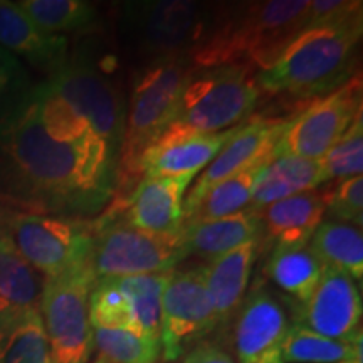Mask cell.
Instances as JSON below:
<instances>
[{
	"label": "cell",
	"instance_id": "1",
	"mask_svg": "<svg viewBox=\"0 0 363 363\" xmlns=\"http://www.w3.org/2000/svg\"><path fill=\"white\" fill-rule=\"evenodd\" d=\"M116 180L118 157L108 145L94 133L52 138L30 93L0 120V194L24 212L86 219L111 201Z\"/></svg>",
	"mask_w": 363,
	"mask_h": 363
},
{
	"label": "cell",
	"instance_id": "2",
	"mask_svg": "<svg viewBox=\"0 0 363 363\" xmlns=\"http://www.w3.org/2000/svg\"><path fill=\"white\" fill-rule=\"evenodd\" d=\"M310 0H262L216 7L206 38L190 61L199 69L246 65L269 67L303 33Z\"/></svg>",
	"mask_w": 363,
	"mask_h": 363
},
{
	"label": "cell",
	"instance_id": "3",
	"mask_svg": "<svg viewBox=\"0 0 363 363\" xmlns=\"http://www.w3.org/2000/svg\"><path fill=\"white\" fill-rule=\"evenodd\" d=\"M362 33V13L303 30L269 67L256 72L261 94L311 101L342 88L355 76Z\"/></svg>",
	"mask_w": 363,
	"mask_h": 363
},
{
	"label": "cell",
	"instance_id": "4",
	"mask_svg": "<svg viewBox=\"0 0 363 363\" xmlns=\"http://www.w3.org/2000/svg\"><path fill=\"white\" fill-rule=\"evenodd\" d=\"M197 69L189 56H175L150 61L135 76L118 152V180L113 197H121L131 184L135 187L142 180L140 163L143 153L177 120L182 96Z\"/></svg>",
	"mask_w": 363,
	"mask_h": 363
},
{
	"label": "cell",
	"instance_id": "5",
	"mask_svg": "<svg viewBox=\"0 0 363 363\" xmlns=\"http://www.w3.org/2000/svg\"><path fill=\"white\" fill-rule=\"evenodd\" d=\"M207 4L194 0H136L121 7L120 30L131 51L150 61L189 56L201 45L212 21Z\"/></svg>",
	"mask_w": 363,
	"mask_h": 363
},
{
	"label": "cell",
	"instance_id": "6",
	"mask_svg": "<svg viewBox=\"0 0 363 363\" xmlns=\"http://www.w3.org/2000/svg\"><path fill=\"white\" fill-rule=\"evenodd\" d=\"M261 99L256 69L246 65L197 69L182 96L174 123L220 133L247 120Z\"/></svg>",
	"mask_w": 363,
	"mask_h": 363
},
{
	"label": "cell",
	"instance_id": "7",
	"mask_svg": "<svg viewBox=\"0 0 363 363\" xmlns=\"http://www.w3.org/2000/svg\"><path fill=\"white\" fill-rule=\"evenodd\" d=\"M94 283L89 262L44 278L39 310L52 363H89L94 350L89 294Z\"/></svg>",
	"mask_w": 363,
	"mask_h": 363
},
{
	"label": "cell",
	"instance_id": "8",
	"mask_svg": "<svg viewBox=\"0 0 363 363\" xmlns=\"http://www.w3.org/2000/svg\"><path fill=\"white\" fill-rule=\"evenodd\" d=\"M89 267L94 279L163 274L185 259L177 235L152 234L121 222L93 220Z\"/></svg>",
	"mask_w": 363,
	"mask_h": 363
},
{
	"label": "cell",
	"instance_id": "9",
	"mask_svg": "<svg viewBox=\"0 0 363 363\" xmlns=\"http://www.w3.org/2000/svg\"><path fill=\"white\" fill-rule=\"evenodd\" d=\"M45 84L89 125L118 157L123 140L126 104L110 74L89 57H69Z\"/></svg>",
	"mask_w": 363,
	"mask_h": 363
},
{
	"label": "cell",
	"instance_id": "10",
	"mask_svg": "<svg viewBox=\"0 0 363 363\" xmlns=\"http://www.w3.org/2000/svg\"><path fill=\"white\" fill-rule=\"evenodd\" d=\"M93 220L21 212L12 227V242L44 278H54L89 262Z\"/></svg>",
	"mask_w": 363,
	"mask_h": 363
},
{
	"label": "cell",
	"instance_id": "11",
	"mask_svg": "<svg viewBox=\"0 0 363 363\" xmlns=\"http://www.w3.org/2000/svg\"><path fill=\"white\" fill-rule=\"evenodd\" d=\"M362 76L355 74L342 88L311 101L288 120L276 145V158L291 155L321 160L362 113Z\"/></svg>",
	"mask_w": 363,
	"mask_h": 363
},
{
	"label": "cell",
	"instance_id": "12",
	"mask_svg": "<svg viewBox=\"0 0 363 363\" xmlns=\"http://www.w3.org/2000/svg\"><path fill=\"white\" fill-rule=\"evenodd\" d=\"M216 331L206 286V266L170 271L162 294L160 348L165 362H177Z\"/></svg>",
	"mask_w": 363,
	"mask_h": 363
},
{
	"label": "cell",
	"instance_id": "13",
	"mask_svg": "<svg viewBox=\"0 0 363 363\" xmlns=\"http://www.w3.org/2000/svg\"><path fill=\"white\" fill-rule=\"evenodd\" d=\"M192 177H143L113 206L103 219L160 235H177L184 225L185 192Z\"/></svg>",
	"mask_w": 363,
	"mask_h": 363
},
{
	"label": "cell",
	"instance_id": "14",
	"mask_svg": "<svg viewBox=\"0 0 363 363\" xmlns=\"http://www.w3.org/2000/svg\"><path fill=\"white\" fill-rule=\"evenodd\" d=\"M289 318L276 294L257 281L235 315L234 343L239 363H284Z\"/></svg>",
	"mask_w": 363,
	"mask_h": 363
},
{
	"label": "cell",
	"instance_id": "15",
	"mask_svg": "<svg viewBox=\"0 0 363 363\" xmlns=\"http://www.w3.org/2000/svg\"><path fill=\"white\" fill-rule=\"evenodd\" d=\"M362 293L357 281L335 267L323 266L315 291L296 308V321L323 337L353 342L362 335Z\"/></svg>",
	"mask_w": 363,
	"mask_h": 363
},
{
	"label": "cell",
	"instance_id": "16",
	"mask_svg": "<svg viewBox=\"0 0 363 363\" xmlns=\"http://www.w3.org/2000/svg\"><path fill=\"white\" fill-rule=\"evenodd\" d=\"M288 125L283 118H251L239 125L235 133L227 140L214 160L203 170V174L195 180V185L185 195L184 216L187 217L195 206L202 201L203 195L220 182L247 169L252 163L259 162L267 155H276V145L279 136ZM185 222V220H184Z\"/></svg>",
	"mask_w": 363,
	"mask_h": 363
},
{
	"label": "cell",
	"instance_id": "17",
	"mask_svg": "<svg viewBox=\"0 0 363 363\" xmlns=\"http://www.w3.org/2000/svg\"><path fill=\"white\" fill-rule=\"evenodd\" d=\"M239 128L220 133H201L172 123L143 153L140 172L143 177H194L219 155L227 140Z\"/></svg>",
	"mask_w": 363,
	"mask_h": 363
},
{
	"label": "cell",
	"instance_id": "18",
	"mask_svg": "<svg viewBox=\"0 0 363 363\" xmlns=\"http://www.w3.org/2000/svg\"><path fill=\"white\" fill-rule=\"evenodd\" d=\"M0 45L48 76L61 69L69 59L66 35L40 30L17 2L9 0H0Z\"/></svg>",
	"mask_w": 363,
	"mask_h": 363
},
{
	"label": "cell",
	"instance_id": "19",
	"mask_svg": "<svg viewBox=\"0 0 363 363\" xmlns=\"http://www.w3.org/2000/svg\"><path fill=\"white\" fill-rule=\"evenodd\" d=\"M259 251L261 240H252L208 261L206 266V286L214 313L216 330L225 328L238 315L247 294L252 266Z\"/></svg>",
	"mask_w": 363,
	"mask_h": 363
},
{
	"label": "cell",
	"instance_id": "20",
	"mask_svg": "<svg viewBox=\"0 0 363 363\" xmlns=\"http://www.w3.org/2000/svg\"><path fill=\"white\" fill-rule=\"evenodd\" d=\"M330 190H310L286 197L259 212L262 238L274 246H306L323 222Z\"/></svg>",
	"mask_w": 363,
	"mask_h": 363
},
{
	"label": "cell",
	"instance_id": "21",
	"mask_svg": "<svg viewBox=\"0 0 363 363\" xmlns=\"http://www.w3.org/2000/svg\"><path fill=\"white\" fill-rule=\"evenodd\" d=\"M177 238L185 257L197 256L212 261L252 240L262 242V224L259 214L240 211L219 219L184 222Z\"/></svg>",
	"mask_w": 363,
	"mask_h": 363
},
{
	"label": "cell",
	"instance_id": "22",
	"mask_svg": "<svg viewBox=\"0 0 363 363\" xmlns=\"http://www.w3.org/2000/svg\"><path fill=\"white\" fill-rule=\"evenodd\" d=\"M326 182L328 179H326L323 160L281 155L267 167L246 211L259 214L271 203L291 195L316 190Z\"/></svg>",
	"mask_w": 363,
	"mask_h": 363
},
{
	"label": "cell",
	"instance_id": "23",
	"mask_svg": "<svg viewBox=\"0 0 363 363\" xmlns=\"http://www.w3.org/2000/svg\"><path fill=\"white\" fill-rule=\"evenodd\" d=\"M0 363H52L39 308L0 313Z\"/></svg>",
	"mask_w": 363,
	"mask_h": 363
},
{
	"label": "cell",
	"instance_id": "24",
	"mask_svg": "<svg viewBox=\"0 0 363 363\" xmlns=\"http://www.w3.org/2000/svg\"><path fill=\"white\" fill-rule=\"evenodd\" d=\"M264 272L271 283L293 298L296 305L306 303L323 272L310 246H274Z\"/></svg>",
	"mask_w": 363,
	"mask_h": 363
},
{
	"label": "cell",
	"instance_id": "25",
	"mask_svg": "<svg viewBox=\"0 0 363 363\" xmlns=\"http://www.w3.org/2000/svg\"><path fill=\"white\" fill-rule=\"evenodd\" d=\"M274 158L276 155L261 158L259 162L252 163L247 169L238 172L235 175L212 187L203 195L202 201L195 206L194 211L185 217V222L219 219V217L246 211L257 185L266 174L267 167L271 165Z\"/></svg>",
	"mask_w": 363,
	"mask_h": 363
},
{
	"label": "cell",
	"instance_id": "26",
	"mask_svg": "<svg viewBox=\"0 0 363 363\" xmlns=\"http://www.w3.org/2000/svg\"><path fill=\"white\" fill-rule=\"evenodd\" d=\"M308 246L323 266L335 267L355 281H362L363 235L360 227L347 222L323 220Z\"/></svg>",
	"mask_w": 363,
	"mask_h": 363
},
{
	"label": "cell",
	"instance_id": "27",
	"mask_svg": "<svg viewBox=\"0 0 363 363\" xmlns=\"http://www.w3.org/2000/svg\"><path fill=\"white\" fill-rule=\"evenodd\" d=\"M44 276L39 274L13 246L0 244V313L39 308Z\"/></svg>",
	"mask_w": 363,
	"mask_h": 363
},
{
	"label": "cell",
	"instance_id": "28",
	"mask_svg": "<svg viewBox=\"0 0 363 363\" xmlns=\"http://www.w3.org/2000/svg\"><path fill=\"white\" fill-rule=\"evenodd\" d=\"M17 6L40 30L54 35L89 29L98 16L93 4L84 0H22Z\"/></svg>",
	"mask_w": 363,
	"mask_h": 363
},
{
	"label": "cell",
	"instance_id": "29",
	"mask_svg": "<svg viewBox=\"0 0 363 363\" xmlns=\"http://www.w3.org/2000/svg\"><path fill=\"white\" fill-rule=\"evenodd\" d=\"M362 337L353 342H342L293 323L286 337L283 358L284 363H338L362 353Z\"/></svg>",
	"mask_w": 363,
	"mask_h": 363
},
{
	"label": "cell",
	"instance_id": "30",
	"mask_svg": "<svg viewBox=\"0 0 363 363\" xmlns=\"http://www.w3.org/2000/svg\"><path fill=\"white\" fill-rule=\"evenodd\" d=\"M170 272L163 274H142L126 276L115 279L118 288L123 291L133 305L136 320L140 328L147 337L160 342V315H162V294Z\"/></svg>",
	"mask_w": 363,
	"mask_h": 363
},
{
	"label": "cell",
	"instance_id": "31",
	"mask_svg": "<svg viewBox=\"0 0 363 363\" xmlns=\"http://www.w3.org/2000/svg\"><path fill=\"white\" fill-rule=\"evenodd\" d=\"M89 321L93 328L126 330L136 335H147L140 328L133 305L118 288L115 279H99L89 294Z\"/></svg>",
	"mask_w": 363,
	"mask_h": 363
},
{
	"label": "cell",
	"instance_id": "32",
	"mask_svg": "<svg viewBox=\"0 0 363 363\" xmlns=\"http://www.w3.org/2000/svg\"><path fill=\"white\" fill-rule=\"evenodd\" d=\"M94 348L110 363H157L160 342L126 330L93 328Z\"/></svg>",
	"mask_w": 363,
	"mask_h": 363
},
{
	"label": "cell",
	"instance_id": "33",
	"mask_svg": "<svg viewBox=\"0 0 363 363\" xmlns=\"http://www.w3.org/2000/svg\"><path fill=\"white\" fill-rule=\"evenodd\" d=\"M323 167L328 180H345L363 172V116L355 118L338 143L326 153Z\"/></svg>",
	"mask_w": 363,
	"mask_h": 363
},
{
	"label": "cell",
	"instance_id": "34",
	"mask_svg": "<svg viewBox=\"0 0 363 363\" xmlns=\"http://www.w3.org/2000/svg\"><path fill=\"white\" fill-rule=\"evenodd\" d=\"M33 88L24 62L0 45V120L16 110Z\"/></svg>",
	"mask_w": 363,
	"mask_h": 363
},
{
	"label": "cell",
	"instance_id": "35",
	"mask_svg": "<svg viewBox=\"0 0 363 363\" xmlns=\"http://www.w3.org/2000/svg\"><path fill=\"white\" fill-rule=\"evenodd\" d=\"M326 212L338 222L360 227L363 225V177H350L340 180L337 187L330 189Z\"/></svg>",
	"mask_w": 363,
	"mask_h": 363
},
{
	"label": "cell",
	"instance_id": "36",
	"mask_svg": "<svg viewBox=\"0 0 363 363\" xmlns=\"http://www.w3.org/2000/svg\"><path fill=\"white\" fill-rule=\"evenodd\" d=\"M360 0H311L308 4L305 27L303 30L316 26L333 24L363 12Z\"/></svg>",
	"mask_w": 363,
	"mask_h": 363
},
{
	"label": "cell",
	"instance_id": "37",
	"mask_svg": "<svg viewBox=\"0 0 363 363\" xmlns=\"http://www.w3.org/2000/svg\"><path fill=\"white\" fill-rule=\"evenodd\" d=\"M182 363H235L224 348L216 343L202 342L185 353Z\"/></svg>",
	"mask_w": 363,
	"mask_h": 363
},
{
	"label": "cell",
	"instance_id": "38",
	"mask_svg": "<svg viewBox=\"0 0 363 363\" xmlns=\"http://www.w3.org/2000/svg\"><path fill=\"white\" fill-rule=\"evenodd\" d=\"M21 212L24 211L16 202L11 201L7 195L0 194V244L12 240L13 222Z\"/></svg>",
	"mask_w": 363,
	"mask_h": 363
},
{
	"label": "cell",
	"instance_id": "39",
	"mask_svg": "<svg viewBox=\"0 0 363 363\" xmlns=\"http://www.w3.org/2000/svg\"><path fill=\"white\" fill-rule=\"evenodd\" d=\"M338 363H363V353H357V355H353L350 358H347V360L338 362Z\"/></svg>",
	"mask_w": 363,
	"mask_h": 363
},
{
	"label": "cell",
	"instance_id": "40",
	"mask_svg": "<svg viewBox=\"0 0 363 363\" xmlns=\"http://www.w3.org/2000/svg\"><path fill=\"white\" fill-rule=\"evenodd\" d=\"M93 363H110V362H108V360H106V358H103L101 355H99V357L96 358V360H94Z\"/></svg>",
	"mask_w": 363,
	"mask_h": 363
}]
</instances>
